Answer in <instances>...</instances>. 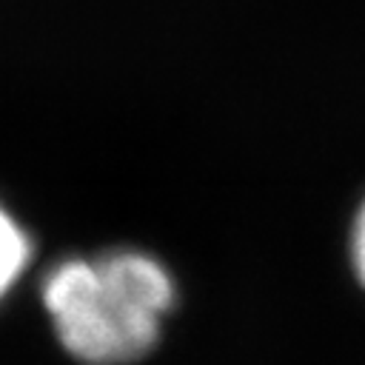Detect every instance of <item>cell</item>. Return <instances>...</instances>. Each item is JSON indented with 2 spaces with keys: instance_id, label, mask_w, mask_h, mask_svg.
<instances>
[{
  "instance_id": "cell-2",
  "label": "cell",
  "mask_w": 365,
  "mask_h": 365,
  "mask_svg": "<svg viewBox=\"0 0 365 365\" xmlns=\"http://www.w3.org/2000/svg\"><path fill=\"white\" fill-rule=\"evenodd\" d=\"M29 254H31V245H29L26 231L0 205V299L9 294V288L23 274Z\"/></svg>"
},
{
  "instance_id": "cell-1",
  "label": "cell",
  "mask_w": 365,
  "mask_h": 365,
  "mask_svg": "<svg viewBox=\"0 0 365 365\" xmlns=\"http://www.w3.org/2000/svg\"><path fill=\"white\" fill-rule=\"evenodd\" d=\"M171 302L168 271L143 251L63 259L43 279L54 334L86 365H125L148 354Z\"/></svg>"
},
{
  "instance_id": "cell-3",
  "label": "cell",
  "mask_w": 365,
  "mask_h": 365,
  "mask_svg": "<svg viewBox=\"0 0 365 365\" xmlns=\"http://www.w3.org/2000/svg\"><path fill=\"white\" fill-rule=\"evenodd\" d=\"M354 265H356V274L365 285V205H362L356 225H354Z\"/></svg>"
}]
</instances>
